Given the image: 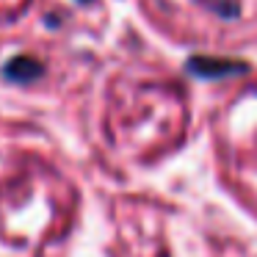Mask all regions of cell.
Returning <instances> with one entry per match:
<instances>
[{
    "instance_id": "7a4b0ae2",
    "label": "cell",
    "mask_w": 257,
    "mask_h": 257,
    "mask_svg": "<svg viewBox=\"0 0 257 257\" xmlns=\"http://www.w3.org/2000/svg\"><path fill=\"white\" fill-rule=\"evenodd\" d=\"M191 72L205 75V78H218V75L243 72V67H240V64H218V61H207V58H199V61H191Z\"/></svg>"
},
{
    "instance_id": "6da1fadb",
    "label": "cell",
    "mask_w": 257,
    "mask_h": 257,
    "mask_svg": "<svg viewBox=\"0 0 257 257\" xmlns=\"http://www.w3.org/2000/svg\"><path fill=\"white\" fill-rule=\"evenodd\" d=\"M6 75L12 80L28 83V80H36L42 75V67H39V61H34V58H14V61L6 64Z\"/></svg>"
},
{
    "instance_id": "3957f363",
    "label": "cell",
    "mask_w": 257,
    "mask_h": 257,
    "mask_svg": "<svg viewBox=\"0 0 257 257\" xmlns=\"http://www.w3.org/2000/svg\"><path fill=\"white\" fill-rule=\"evenodd\" d=\"M80 3H89V0H80Z\"/></svg>"
}]
</instances>
